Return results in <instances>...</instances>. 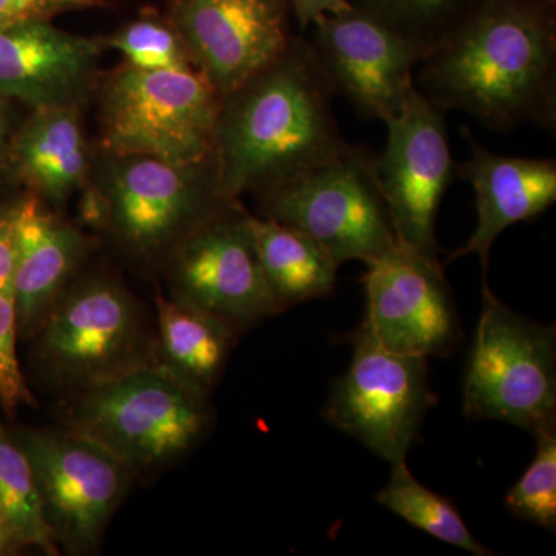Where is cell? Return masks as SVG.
<instances>
[{
    "label": "cell",
    "instance_id": "6da1fadb",
    "mask_svg": "<svg viewBox=\"0 0 556 556\" xmlns=\"http://www.w3.org/2000/svg\"><path fill=\"white\" fill-rule=\"evenodd\" d=\"M416 87L485 129L555 131V0H475L427 51Z\"/></svg>",
    "mask_w": 556,
    "mask_h": 556
},
{
    "label": "cell",
    "instance_id": "7a4b0ae2",
    "mask_svg": "<svg viewBox=\"0 0 556 556\" xmlns=\"http://www.w3.org/2000/svg\"><path fill=\"white\" fill-rule=\"evenodd\" d=\"M332 98L308 40L294 38L273 64L223 98L214 142L223 199L257 193L336 155L346 141Z\"/></svg>",
    "mask_w": 556,
    "mask_h": 556
},
{
    "label": "cell",
    "instance_id": "3957f363",
    "mask_svg": "<svg viewBox=\"0 0 556 556\" xmlns=\"http://www.w3.org/2000/svg\"><path fill=\"white\" fill-rule=\"evenodd\" d=\"M207 394L163 365H150L76 394L67 430L129 470L163 467L190 452L211 426Z\"/></svg>",
    "mask_w": 556,
    "mask_h": 556
},
{
    "label": "cell",
    "instance_id": "277c9868",
    "mask_svg": "<svg viewBox=\"0 0 556 556\" xmlns=\"http://www.w3.org/2000/svg\"><path fill=\"white\" fill-rule=\"evenodd\" d=\"M375 159L371 149L346 142L324 163L255 193L263 215L308 233L339 266L375 262L397 243Z\"/></svg>",
    "mask_w": 556,
    "mask_h": 556
},
{
    "label": "cell",
    "instance_id": "5b68a950",
    "mask_svg": "<svg viewBox=\"0 0 556 556\" xmlns=\"http://www.w3.org/2000/svg\"><path fill=\"white\" fill-rule=\"evenodd\" d=\"M222 97L199 68L118 70L102 97V142L116 156L179 167L214 159Z\"/></svg>",
    "mask_w": 556,
    "mask_h": 556
},
{
    "label": "cell",
    "instance_id": "8992f818",
    "mask_svg": "<svg viewBox=\"0 0 556 556\" xmlns=\"http://www.w3.org/2000/svg\"><path fill=\"white\" fill-rule=\"evenodd\" d=\"M33 334L43 371L76 393L160 365L155 332L146 325L138 303L104 278L62 292Z\"/></svg>",
    "mask_w": 556,
    "mask_h": 556
},
{
    "label": "cell",
    "instance_id": "52a82bcc",
    "mask_svg": "<svg viewBox=\"0 0 556 556\" xmlns=\"http://www.w3.org/2000/svg\"><path fill=\"white\" fill-rule=\"evenodd\" d=\"M464 415L503 420L529 433L556 422V336L493 294L482 311L463 382Z\"/></svg>",
    "mask_w": 556,
    "mask_h": 556
},
{
    "label": "cell",
    "instance_id": "ba28073f",
    "mask_svg": "<svg viewBox=\"0 0 556 556\" xmlns=\"http://www.w3.org/2000/svg\"><path fill=\"white\" fill-rule=\"evenodd\" d=\"M348 342L353 361L332 387L325 419L391 466L407 460L420 422L434 404L427 358L387 350L364 320Z\"/></svg>",
    "mask_w": 556,
    "mask_h": 556
},
{
    "label": "cell",
    "instance_id": "9c48e42d",
    "mask_svg": "<svg viewBox=\"0 0 556 556\" xmlns=\"http://www.w3.org/2000/svg\"><path fill=\"white\" fill-rule=\"evenodd\" d=\"M169 285L170 299L239 329L283 313L263 276L249 214L239 200L226 201L178 241Z\"/></svg>",
    "mask_w": 556,
    "mask_h": 556
},
{
    "label": "cell",
    "instance_id": "30bf717a",
    "mask_svg": "<svg viewBox=\"0 0 556 556\" xmlns=\"http://www.w3.org/2000/svg\"><path fill=\"white\" fill-rule=\"evenodd\" d=\"M16 442L30 463L58 546L75 555L97 551L126 495L129 468L68 430L27 431Z\"/></svg>",
    "mask_w": 556,
    "mask_h": 556
},
{
    "label": "cell",
    "instance_id": "8fae6325",
    "mask_svg": "<svg viewBox=\"0 0 556 556\" xmlns=\"http://www.w3.org/2000/svg\"><path fill=\"white\" fill-rule=\"evenodd\" d=\"M444 115L416 87L401 112L386 121L387 146L375 159L397 240L437 260L439 207L457 179Z\"/></svg>",
    "mask_w": 556,
    "mask_h": 556
},
{
    "label": "cell",
    "instance_id": "7c38bea8",
    "mask_svg": "<svg viewBox=\"0 0 556 556\" xmlns=\"http://www.w3.org/2000/svg\"><path fill=\"white\" fill-rule=\"evenodd\" d=\"M313 27L308 42L334 94L361 118L386 123L396 116L416 89L426 47L354 5Z\"/></svg>",
    "mask_w": 556,
    "mask_h": 556
},
{
    "label": "cell",
    "instance_id": "4fadbf2b",
    "mask_svg": "<svg viewBox=\"0 0 556 556\" xmlns=\"http://www.w3.org/2000/svg\"><path fill=\"white\" fill-rule=\"evenodd\" d=\"M104 199L108 225L130 251L152 255L188 236L226 199L212 159L179 167L150 156H119Z\"/></svg>",
    "mask_w": 556,
    "mask_h": 556
},
{
    "label": "cell",
    "instance_id": "5bb4252c",
    "mask_svg": "<svg viewBox=\"0 0 556 556\" xmlns=\"http://www.w3.org/2000/svg\"><path fill=\"white\" fill-rule=\"evenodd\" d=\"M362 320L387 350L416 357L448 356L459 342L452 289L437 258L397 240L368 263Z\"/></svg>",
    "mask_w": 556,
    "mask_h": 556
},
{
    "label": "cell",
    "instance_id": "9a60e30c",
    "mask_svg": "<svg viewBox=\"0 0 556 556\" xmlns=\"http://www.w3.org/2000/svg\"><path fill=\"white\" fill-rule=\"evenodd\" d=\"M289 0H170L193 65L228 97L288 49Z\"/></svg>",
    "mask_w": 556,
    "mask_h": 556
},
{
    "label": "cell",
    "instance_id": "2e32d148",
    "mask_svg": "<svg viewBox=\"0 0 556 556\" xmlns=\"http://www.w3.org/2000/svg\"><path fill=\"white\" fill-rule=\"evenodd\" d=\"M460 134L471 152L470 159L457 163V178L466 179L473 188L478 223L473 236L448 255L447 263L478 255L485 276L497 237L510 226L532 222L554 206L556 161L497 155L479 144L467 127Z\"/></svg>",
    "mask_w": 556,
    "mask_h": 556
},
{
    "label": "cell",
    "instance_id": "e0dca14e",
    "mask_svg": "<svg viewBox=\"0 0 556 556\" xmlns=\"http://www.w3.org/2000/svg\"><path fill=\"white\" fill-rule=\"evenodd\" d=\"M102 42L49 21L0 27V89L36 109L76 105L93 75Z\"/></svg>",
    "mask_w": 556,
    "mask_h": 556
},
{
    "label": "cell",
    "instance_id": "ac0fdd59",
    "mask_svg": "<svg viewBox=\"0 0 556 556\" xmlns=\"http://www.w3.org/2000/svg\"><path fill=\"white\" fill-rule=\"evenodd\" d=\"M17 331L33 334L61 298L84 252L83 236L36 200L13 212Z\"/></svg>",
    "mask_w": 556,
    "mask_h": 556
},
{
    "label": "cell",
    "instance_id": "d6986e66",
    "mask_svg": "<svg viewBox=\"0 0 556 556\" xmlns=\"http://www.w3.org/2000/svg\"><path fill=\"white\" fill-rule=\"evenodd\" d=\"M156 357L182 382L207 394L218 382L241 329L207 311L159 295Z\"/></svg>",
    "mask_w": 556,
    "mask_h": 556
},
{
    "label": "cell",
    "instance_id": "ffe728a7",
    "mask_svg": "<svg viewBox=\"0 0 556 556\" xmlns=\"http://www.w3.org/2000/svg\"><path fill=\"white\" fill-rule=\"evenodd\" d=\"M249 226L263 276L281 311L331 294L339 265L318 241L266 217L249 214Z\"/></svg>",
    "mask_w": 556,
    "mask_h": 556
},
{
    "label": "cell",
    "instance_id": "44dd1931",
    "mask_svg": "<svg viewBox=\"0 0 556 556\" xmlns=\"http://www.w3.org/2000/svg\"><path fill=\"white\" fill-rule=\"evenodd\" d=\"M25 178L51 201L67 200L86 178L87 159L76 105L39 109L17 146Z\"/></svg>",
    "mask_w": 556,
    "mask_h": 556
},
{
    "label": "cell",
    "instance_id": "7402d4cb",
    "mask_svg": "<svg viewBox=\"0 0 556 556\" xmlns=\"http://www.w3.org/2000/svg\"><path fill=\"white\" fill-rule=\"evenodd\" d=\"M0 518L11 546L38 547L47 555H60L51 532L30 463L20 444L0 424Z\"/></svg>",
    "mask_w": 556,
    "mask_h": 556
},
{
    "label": "cell",
    "instance_id": "603a6c76",
    "mask_svg": "<svg viewBox=\"0 0 556 556\" xmlns=\"http://www.w3.org/2000/svg\"><path fill=\"white\" fill-rule=\"evenodd\" d=\"M376 501L380 506L405 519L408 525L439 541H444L450 546L463 548L477 556L493 555V552L479 543L468 530L452 501L431 492L413 477L407 460L391 466L390 481L380 490Z\"/></svg>",
    "mask_w": 556,
    "mask_h": 556
},
{
    "label": "cell",
    "instance_id": "cb8c5ba5",
    "mask_svg": "<svg viewBox=\"0 0 556 556\" xmlns=\"http://www.w3.org/2000/svg\"><path fill=\"white\" fill-rule=\"evenodd\" d=\"M17 334L13 215L10 214L0 217V402L7 409L35 402L17 357Z\"/></svg>",
    "mask_w": 556,
    "mask_h": 556
},
{
    "label": "cell",
    "instance_id": "d4e9b609",
    "mask_svg": "<svg viewBox=\"0 0 556 556\" xmlns=\"http://www.w3.org/2000/svg\"><path fill=\"white\" fill-rule=\"evenodd\" d=\"M536 453L529 468L510 486L506 506L514 517L547 532L556 529V422L533 433Z\"/></svg>",
    "mask_w": 556,
    "mask_h": 556
},
{
    "label": "cell",
    "instance_id": "484cf974",
    "mask_svg": "<svg viewBox=\"0 0 556 556\" xmlns=\"http://www.w3.org/2000/svg\"><path fill=\"white\" fill-rule=\"evenodd\" d=\"M475 0H353L358 10L430 50L457 24Z\"/></svg>",
    "mask_w": 556,
    "mask_h": 556
},
{
    "label": "cell",
    "instance_id": "4316f807",
    "mask_svg": "<svg viewBox=\"0 0 556 556\" xmlns=\"http://www.w3.org/2000/svg\"><path fill=\"white\" fill-rule=\"evenodd\" d=\"M105 43L118 50L130 67L174 72L197 68L170 21L164 22L156 16L131 22Z\"/></svg>",
    "mask_w": 556,
    "mask_h": 556
},
{
    "label": "cell",
    "instance_id": "83f0119b",
    "mask_svg": "<svg viewBox=\"0 0 556 556\" xmlns=\"http://www.w3.org/2000/svg\"><path fill=\"white\" fill-rule=\"evenodd\" d=\"M104 5V0H0V27L20 22L49 21L65 11Z\"/></svg>",
    "mask_w": 556,
    "mask_h": 556
},
{
    "label": "cell",
    "instance_id": "f1b7e54d",
    "mask_svg": "<svg viewBox=\"0 0 556 556\" xmlns=\"http://www.w3.org/2000/svg\"><path fill=\"white\" fill-rule=\"evenodd\" d=\"M289 5L294 11L300 27L308 28L328 14L350 9L353 3L351 0H289Z\"/></svg>",
    "mask_w": 556,
    "mask_h": 556
},
{
    "label": "cell",
    "instance_id": "f546056e",
    "mask_svg": "<svg viewBox=\"0 0 556 556\" xmlns=\"http://www.w3.org/2000/svg\"><path fill=\"white\" fill-rule=\"evenodd\" d=\"M11 546L9 535H7L5 527H3L2 518H0V555L5 554Z\"/></svg>",
    "mask_w": 556,
    "mask_h": 556
},
{
    "label": "cell",
    "instance_id": "4dcf8cb0",
    "mask_svg": "<svg viewBox=\"0 0 556 556\" xmlns=\"http://www.w3.org/2000/svg\"><path fill=\"white\" fill-rule=\"evenodd\" d=\"M0 134H2V123H0Z\"/></svg>",
    "mask_w": 556,
    "mask_h": 556
}]
</instances>
